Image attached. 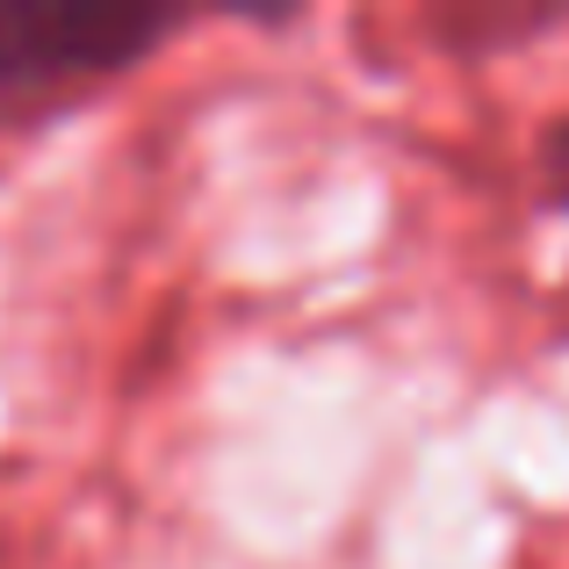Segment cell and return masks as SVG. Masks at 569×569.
<instances>
[{
  "mask_svg": "<svg viewBox=\"0 0 569 569\" xmlns=\"http://www.w3.org/2000/svg\"><path fill=\"white\" fill-rule=\"evenodd\" d=\"M167 37V14L109 0H8L0 8V94H37L66 80L138 66Z\"/></svg>",
  "mask_w": 569,
  "mask_h": 569,
  "instance_id": "1",
  "label": "cell"
},
{
  "mask_svg": "<svg viewBox=\"0 0 569 569\" xmlns=\"http://www.w3.org/2000/svg\"><path fill=\"white\" fill-rule=\"evenodd\" d=\"M556 194H562V202H569V130H562V138H556Z\"/></svg>",
  "mask_w": 569,
  "mask_h": 569,
  "instance_id": "2",
  "label": "cell"
}]
</instances>
